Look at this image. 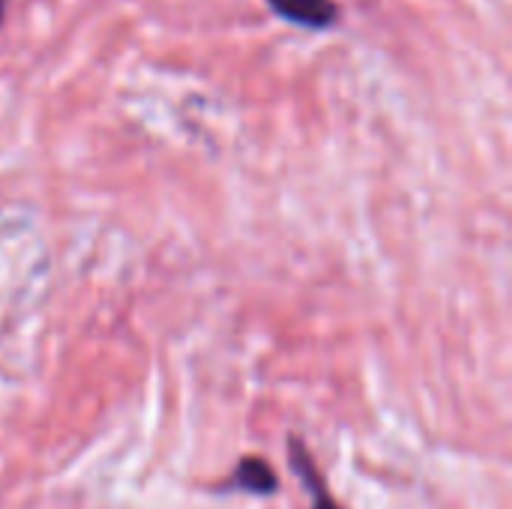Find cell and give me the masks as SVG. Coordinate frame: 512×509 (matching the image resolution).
<instances>
[{
    "instance_id": "cell-3",
    "label": "cell",
    "mask_w": 512,
    "mask_h": 509,
    "mask_svg": "<svg viewBox=\"0 0 512 509\" xmlns=\"http://www.w3.org/2000/svg\"><path fill=\"white\" fill-rule=\"evenodd\" d=\"M267 3L285 21L309 27V30H324L339 21V9L330 0H267Z\"/></svg>"
},
{
    "instance_id": "cell-2",
    "label": "cell",
    "mask_w": 512,
    "mask_h": 509,
    "mask_svg": "<svg viewBox=\"0 0 512 509\" xmlns=\"http://www.w3.org/2000/svg\"><path fill=\"white\" fill-rule=\"evenodd\" d=\"M279 489V480L273 474V468L261 459V456H243L237 462V468L231 471L228 480H222L213 492L228 495V492H243V495H258L267 498Z\"/></svg>"
},
{
    "instance_id": "cell-4",
    "label": "cell",
    "mask_w": 512,
    "mask_h": 509,
    "mask_svg": "<svg viewBox=\"0 0 512 509\" xmlns=\"http://www.w3.org/2000/svg\"><path fill=\"white\" fill-rule=\"evenodd\" d=\"M3 15H6V0H0V21H3Z\"/></svg>"
},
{
    "instance_id": "cell-1",
    "label": "cell",
    "mask_w": 512,
    "mask_h": 509,
    "mask_svg": "<svg viewBox=\"0 0 512 509\" xmlns=\"http://www.w3.org/2000/svg\"><path fill=\"white\" fill-rule=\"evenodd\" d=\"M288 462H291V471L300 477L303 489L309 492L312 509H345L336 498H333V492H330L324 474L318 471V465H315L309 447H306L303 438H297V435L288 438Z\"/></svg>"
}]
</instances>
